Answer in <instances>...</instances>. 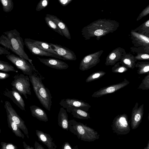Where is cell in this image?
<instances>
[{"label": "cell", "mask_w": 149, "mask_h": 149, "mask_svg": "<svg viewBox=\"0 0 149 149\" xmlns=\"http://www.w3.org/2000/svg\"><path fill=\"white\" fill-rule=\"evenodd\" d=\"M29 77L34 91L40 103L46 109L50 111L52 103L50 91L42 83L41 77L33 72Z\"/></svg>", "instance_id": "obj_1"}, {"label": "cell", "mask_w": 149, "mask_h": 149, "mask_svg": "<svg viewBox=\"0 0 149 149\" xmlns=\"http://www.w3.org/2000/svg\"><path fill=\"white\" fill-rule=\"evenodd\" d=\"M69 130L79 139L84 141H94L99 138L100 135L97 131L74 119L69 120Z\"/></svg>", "instance_id": "obj_2"}, {"label": "cell", "mask_w": 149, "mask_h": 149, "mask_svg": "<svg viewBox=\"0 0 149 149\" xmlns=\"http://www.w3.org/2000/svg\"><path fill=\"white\" fill-rule=\"evenodd\" d=\"M117 28L109 24L98 25L91 23L82 29L81 34L86 40L94 37L99 40L101 37L114 31Z\"/></svg>", "instance_id": "obj_3"}, {"label": "cell", "mask_w": 149, "mask_h": 149, "mask_svg": "<svg viewBox=\"0 0 149 149\" xmlns=\"http://www.w3.org/2000/svg\"><path fill=\"white\" fill-rule=\"evenodd\" d=\"M10 40L15 53L19 56L27 60L32 65H33L32 60L30 59L24 51V42L20 36V33L14 29L3 33Z\"/></svg>", "instance_id": "obj_4"}, {"label": "cell", "mask_w": 149, "mask_h": 149, "mask_svg": "<svg viewBox=\"0 0 149 149\" xmlns=\"http://www.w3.org/2000/svg\"><path fill=\"white\" fill-rule=\"evenodd\" d=\"M130 120H129L126 113L118 115L114 118L111 125L113 132L118 135H126L130 130Z\"/></svg>", "instance_id": "obj_5"}, {"label": "cell", "mask_w": 149, "mask_h": 149, "mask_svg": "<svg viewBox=\"0 0 149 149\" xmlns=\"http://www.w3.org/2000/svg\"><path fill=\"white\" fill-rule=\"evenodd\" d=\"M28 76L22 74L15 75L14 80L11 83V85L26 99L28 98L27 95H31L30 80Z\"/></svg>", "instance_id": "obj_6"}, {"label": "cell", "mask_w": 149, "mask_h": 149, "mask_svg": "<svg viewBox=\"0 0 149 149\" xmlns=\"http://www.w3.org/2000/svg\"><path fill=\"white\" fill-rule=\"evenodd\" d=\"M6 57L24 74L29 76L33 73L35 67L26 59L13 54L7 55Z\"/></svg>", "instance_id": "obj_7"}, {"label": "cell", "mask_w": 149, "mask_h": 149, "mask_svg": "<svg viewBox=\"0 0 149 149\" xmlns=\"http://www.w3.org/2000/svg\"><path fill=\"white\" fill-rule=\"evenodd\" d=\"M103 52L101 50L84 56L80 63L79 70L84 71L95 66L100 62V57Z\"/></svg>", "instance_id": "obj_8"}, {"label": "cell", "mask_w": 149, "mask_h": 149, "mask_svg": "<svg viewBox=\"0 0 149 149\" xmlns=\"http://www.w3.org/2000/svg\"><path fill=\"white\" fill-rule=\"evenodd\" d=\"M4 107L6 111L8 112L10 115L12 120L24 132L27 138H29L28 130L25 124L24 121L18 115L10 102L8 101H5Z\"/></svg>", "instance_id": "obj_9"}, {"label": "cell", "mask_w": 149, "mask_h": 149, "mask_svg": "<svg viewBox=\"0 0 149 149\" xmlns=\"http://www.w3.org/2000/svg\"><path fill=\"white\" fill-rule=\"evenodd\" d=\"M130 82L125 78L121 82L100 88L98 90L94 92L91 96L93 97L97 98L112 93L125 87Z\"/></svg>", "instance_id": "obj_10"}, {"label": "cell", "mask_w": 149, "mask_h": 149, "mask_svg": "<svg viewBox=\"0 0 149 149\" xmlns=\"http://www.w3.org/2000/svg\"><path fill=\"white\" fill-rule=\"evenodd\" d=\"M59 104L63 108L72 107L78 108L87 112L91 107L88 103L82 100L75 99L66 98L61 100Z\"/></svg>", "instance_id": "obj_11"}, {"label": "cell", "mask_w": 149, "mask_h": 149, "mask_svg": "<svg viewBox=\"0 0 149 149\" xmlns=\"http://www.w3.org/2000/svg\"><path fill=\"white\" fill-rule=\"evenodd\" d=\"M139 104L136 102L132 108L130 119V125L133 130L136 129L142 122L144 104L138 107Z\"/></svg>", "instance_id": "obj_12"}, {"label": "cell", "mask_w": 149, "mask_h": 149, "mask_svg": "<svg viewBox=\"0 0 149 149\" xmlns=\"http://www.w3.org/2000/svg\"><path fill=\"white\" fill-rule=\"evenodd\" d=\"M24 42L26 47L33 55L51 57L64 60L63 58L58 55L49 53L41 49L31 42L30 38H25Z\"/></svg>", "instance_id": "obj_13"}, {"label": "cell", "mask_w": 149, "mask_h": 149, "mask_svg": "<svg viewBox=\"0 0 149 149\" xmlns=\"http://www.w3.org/2000/svg\"><path fill=\"white\" fill-rule=\"evenodd\" d=\"M130 38L135 47L142 48L149 52L148 36L132 31Z\"/></svg>", "instance_id": "obj_14"}, {"label": "cell", "mask_w": 149, "mask_h": 149, "mask_svg": "<svg viewBox=\"0 0 149 149\" xmlns=\"http://www.w3.org/2000/svg\"><path fill=\"white\" fill-rule=\"evenodd\" d=\"M52 49L64 60L75 61L76 56L72 50L65 47L56 44L49 43Z\"/></svg>", "instance_id": "obj_15"}, {"label": "cell", "mask_w": 149, "mask_h": 149, "mask_svg": "<svg viewBox=\"0 0 149 149\" xmlns=\"http://www.w3.org/2000/svg\"><path fill=\"white\" fill-rule=\"evenodd\" d=\"M126 54L125 49L120 47L113 50L107 56L105 64L106 65H113L121 59Z\"/></svg>", "instance_id": "obj_16"}, {"label": "cell", "mask_w": 149, "mask_h": 149, "mask_svg": "<svg viewBox=\"0 0 149 149\" xmlns=\"http://www.w3.org/2000/svg\"><path fill=\"white\" fill-rule=\"evenodd\" d=\"M12 91H9L6 89L4 95L10 98L21 110L25 111V104L22 97L14 87L12 88Z\"/></svg>", "instance_id": "obj_17"}, {"label": "cell", "mask_w": 149, "mask_h": 149, "mask_svg": "<svg viewBox=\"0 0 149 149\" xmlns=\"http://www.w3.org/2000/svg\"><path fill=\"white\" fill-rule=\"evenodd\" d=\"M37 58L42 63L49 67L58 70H63L67 69L69 67L68 65L65 62L55 58Z\"/></svg>", "instance_id": "obj_18"}, {"label": "cell", "mask_w": 149, "mask_h": 149, "mask_svg": "<svg viewBox=\"0 0 149 149\" xmlns=\"http://www.w3.org/2000/svg\"><path fill=\"white\" fill-rule=\"evenodd\" d=\"M39 141L46 146L48 149H56L57 146L50 135L41 130H36Z\"/></svg>", "instance_id": "obj_19"}, {"label": "cell", "mask_w": 149, "mask_h": 149, "mask_svg": "<svg viewBox=\"0 0 149 149\" xmlns=\"http://www.w3.org/2000/svg\"><path fill=\"white\" fill-rule=\"evenodd\" d=\"M58 125L63 129L69 130V120L66 110L63 107L60 109L58 117Z\"/></svg>", "instance_id": "obj_20"}, {"label": "cell", "mask_w": 149, "mask_h": 149, "mask_svg": "<svg viewBox=\"0 0 149 149\" xmlns=\"http://www.w3.org/2000/svg\"><path fill=\"white\" fill-rule=\"evenodd\" d=\"M46 15L48 16L57 24L61 31L63 36L69 39H71V35L67 25L62 20H61L56 16L49 14Z\"/></svg>", "instance_id": "obj_21"}, {"label": "cell", "mask_w": 149, "mask_h": 149, "mask_svg": "<svg viewBox=\"0 0 149 149\" xmlns=\"http://www.w3.org/2000/svg\"><path fill=\"white\" fill-rule=\"evenodd\" d=\"M32 115L38 120L46 122L48 121V116L42 108L34 105L30 106Z\"/></svg>", "instance_id": "obj_22"}, {"label": "cell", "mask_w": 149, "mask_h": 149, "mask_svg": "<svg viewBox=\"0 0 149 149\" xmlns=\"http://www.w3.org/2000/svg\"><path fill=\"white\" fill-rule=\"evenodd\" d=\"M66 111L72 115L74 118L80 119L91 118L89 113L81 109L72 107L66 108Z\"/></svg>", "instance_id": "obj_23"}, {"label": "cell", "mask_w": 149, "mask_h": 149, "mask_svg": "<svg viewBox=\"0 0 149 149\" xmlns=\"http://www.w3.org/2000/svg\"><path fill=\"white\" fill-rule=\"evenodd\" d=\"M120 62L128 68L134 69L137 60L135 56L129 53H126L120 60Z\"/></svg>", "instance_id": "obj_24"}, {"label": "cell", "mask_w": 149, "mask_h": 149, "mask_svg": "<svg viewBox=\"0 0 149 149\" xmlns=\"http://www.w3.org/2000/svg\"><path fill=\"white\" fill-rule=\"evenodd\" d=\"M6 112L8 127L16 136L24 139L25 137L24 135L21 132L17 125L12 120L10 114L7 111Z\"/></svg>", "instance_id": "obj_25"}, {"label": "cell", "mask_w": 149, "mask_h": 149, "mask_svg": "<svg viewBox=\"0 0 149 149\" xmlns=\"http://www.w3.org/2000/svg\"><path fill=\"white\" fill-rule=\"evenodd\" d=\"M30 40L38 47L43 50L49 53L58 55L52 49L49 43L42 41L35 40L31 39H30Z\"/></svg>", "instance_id": "obj_26"}, {"label": "cell", "mask_w": 149, "mask_h": 149, "mask_svg": "<svg viewBox=\"0 0 149 149\" xmlns=\"http://www.w3.org/2000/svg\"><path fill=\"white\" fill-rule=\"evenodd\" d=\"M135 67L138 69L137 72L139 74H149V62H137L136 64Z\"/></svg>", "instance_id": "obj_27"}, {"label": "cell", "mask_w": 149, "mask_h": 149, "mask_svg": "<svg viewBox=\"0 0 149 149\" xmlns=\"http://www.w3.org/2000/svg\"><path fill=\"white\" fill-rule=\"evenodd\" d=\"M45 19L46 23L49 28L61 35L63 36L61 31L57 24L48 16L46 15Z\"/></svg>", "instance_id": "obj_28"}, {"label": "cell", "mask_w": 149, "mask_h": 149, "mask_svg": "<svg viewBox=\"0 0 149 149\" xmlns=\"http://www.w3.org/2000/svg\"><path fill=\"white\" fill-rule=\"evenodd\" d=\"M149 20H148L142 25L132 31L135 32L138 31L136 32L149 37Z\"/></svg>", "instance_id": "obj_29"}, {"label": "cell", "mask_w": 149, "mask_h": 149, "mask_svg": "<svg viewBox=\"0 0 149 149\" xmlns=\"http://www.w3.org/2000/svg\"><path fill=\"white\" fill-rule=\"evenodd\" d=\"M0 70L6 72L12 71L17 72L14 67L8 62L0 60Z\"/></svg>", "instance_id": "obj_30"}, {"label": "cell", "mask_w": 149, "mask_h": 149, "mask_svg": "<svg viewBox=\"0 0 149 149\" xmlns=\"http://www.w3.org/2000/svg\"><path fill=\"white\" fill-rule=\"evenodd\" d=\"M0 44L15 53V51L12 47L10 42L6 35L2 34L0 37Z\"/></svg>", "instance_id": "obj_31"}, {"label": "cell", "mask_w": 149, "mask_h": 149, "mask_svg": "<svg viewBox=\"0 0 149 149\" xmlns=\"http://www.w3.org/2000/svg\"><path fill=\"white\" fill-rule=\"evenodd\" d=\"M3 11L8 13L11 11L14 7L12 0H0Z\"/></svg>", "instance_id": "obj_32"}, {"label": "cell", "mask_w": 149, "mask_h": 149, "mask_svg": "<svg viewBox=\"0 0 149 149\" xmlns=\"http://www.w3.org/2000/svg\"><path fill=\"white\" fill-rule=\"evenodd\" d=\"M106 74V72L103 71H99L91 74L86 79V81L88 83L98 79Z\"/></svg>", "instance_id": "obj_33"}, {"label": "cell", "mask_w": 149, "mask_h": 149, "mask_svg": "<svg viewBox=\"0 0 149 149\" xmlns=\"http://www.w3.org/2000/svg\"><path fill=\"white\" fill-rule=\"evenodd\" d=\"M121 64L120 65V62H118L114 65V66L112 68V71L115 73H123L127 71L128 68L121 63Z\"/></svg>", "instance_id": "obj_34"}, {"label": "cell", "mask_w": 149, "mask_h": 149, "mask_svg": "<svg viewBox=\"0 0 149 149\" xmlns=\"http://www.w3.org/2000/svg\"><path fill=\"white\" fill-rule=\"evenodd\" d=\"M138 88L143 90L149 89V74L146 76L142 81Z\"/></svg>", "instance_id": "obj_35"}, {"label": "cell", "mask_w": 149, "mask_h": 149, "mask_svg": "<svg viewBox=\"0 0 149 149\" xmlns=\"http://www.w3.org/2000/svg\"><path fill=\"white\" fill-rule=\"evenodd\" d=\"M49 0H40L38 3L36 10L39 11L45 8L48 5Z\"/></svg>", "instance_id": "obj_36"}, {"label": "cell", "mask_w": 149, "mask_h": 149, "mask_svg": "<svg viewBox=\"0 0 149 149\" xmlns=\"http://www.w3.org/2000/svg\"><path fill=\"white\" fill-rule=\"evenodd\" d=\"M1 149H17V146L11 143H8L1 142Z\"/></svg>", "instance_id": "obj_37"}, {"label": "cell", "mask_w": 149, "mask_h": 149, "mask_svg": "<svg viewBox=\"0 0 149 149\" xmlns=\"http://www.w3.org/2000/svg\"><path fill=\"white\" fill-rule=\"evenodd\" d=\"M149 6H148L140 14L138 18V20L140 19L143 17L148 14L149 13Z\"/></svg>", "instance_id": "obj_38"}, {"label": "cell", "mask_w": 149, "mask_h": 149, "mask_svg": "<svg viewBox=\"0 0 149 149\" xmlns=\"http://www.w3.org/2000/svg\"><path fill=\"white\" fill-rule=\"evenodd\" d=\"M73 0H58L60 4L63 6L68 5Z\"/></svg>", "instance_id": "obj_39"}, {"label": "cell", "mask_w": 149, "mask_h": 149, "mask_svg": "<svg viewBox=\"0 0 149 149\" xmlns=\"http://www.w3.org/2000/svg\"><path fill=\"white\" fill-rule=\"evenodd\" d=\"M10 54V52L6 49L0 46V55L2 54L7 55Z\"/></svg>", "instance_id": "obj_40"}, {"label": "cell", "mask_w": 149, "mask_h": 149, "mask_svg": "<svg viewBox=\"0 0 149 149\" xmlns=\"http://www.w3.org/2000/svg\"><path fill=\"white\" fill-rule=\"evenodd\" d=\"M10 76V74L6 72H0V80L6 79Z\"/></svg>", "instance_id": "obj_41"}, {"label": "cell", "mask_w": 149, "mask_h": 149, "mask_svg": "<svg viewBox=\"0 0 149 149\" xmlns=\"http://www.w3.org/2000/svg\"><path fill=\"white\" fill-rule=\"evenodd\" d=\"M61 149H72V148L70 143L68 142H65L62 146Z\"/></svg>", "instance_id": "obj_42"}, {"label": "cell", "mask_w": 149, "mask_h": 149, "mask_svg": "<svg viewBox=\"0 0 149 149\" xmlns=\"http://www.w3.org/2000/svg\"><path fill=\"white\" fill-rule=\"evenodd\" d=\"M35 149H45L42 146L36 141L34 143Z\"/></svg>", "instance_id": "obj_43"}, {"label": "cell", "mask_w": 149, "mask_h": 149, "mask_svg": "<svg viewBox=\"0 0 149 149\" xmlns=\"http://www.w3.org/2000/svg\"><path fill=\"white\" fill-rule=\"evenodd\" d=\"M23 146L25 149H34V148L27 145L24 141L23 142Z\"/></svg>", "instance_id": "obj_44"}, {"label": "cell", "mask_w": 149, "mask_h": 149, "mask_svg": "<svg viewBox=\"0 0 149 149\" xmlns=\"http://www.w3.org/2000/svg\"><path fill=\"white\" fill-rule=\"evenodd\" d=\"M149 142H148V143L147 146L146 147L144 148V149H149Z\"/></svg>", "instance_id": "obj_45"}, {"label": "cell", "mask_w": 149, "mask_h": 149, "mask_svg": "<svg viewBox=\"0 0 149 149\" xmlns=\"http://www.w3.org/2000/svg\"><path fill=\"white\" fill-rule=\"evenodd\" d=\"M1 133V129H0V133Z\"/></svg>", "instance_id": "obj_46"}]
</instances>
